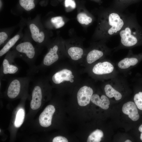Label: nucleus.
<instances>
[{"mask_svg": "<svg viewBox=\"0 0 142 142\" xmlns=\"http://www.w3.org/2000/svg\"><path fill=\"white\" fill-rule=\"evenodd\" d=\"M120 42L115 51L142 45V28L134 14L128 15L124 26L119 32Z\"/></svg>", "mask_w": 142, "mask_h": 142, "instance_id": "1", "label": "nucleus"}, {"mask_svg": "<svg viewBox=\"0 0 142 142\" xmlns=\"http://www.w3.org/2000/svg\"><path fill=\"white\" fill-rule=\"evenodd\" d=\"M128 14L117 9H109L102 16L99 30L104 40L118 34L126 22Z\"/></svg>", "mask_w": 142, "mask_h": 142, "instance_id": "2", "label": "nucleus"}, {"mask_svg": "<svg viewBox=\"0 0 142 142\" xmlns=\"http://www.w3.org/2000/svg\"><path fill=\"white\" fill-rule=\"evenodd\" d=\"M91 72L96 78L106 79L115 78L118 73L114 63L109 60L104 59L93 64Z\"/></svg>", "mask_w": 142, "mask_h": 142, "instance_id": "3", "label": "nucleus"}, {"mask_svg": "<svg viewBox=\"0 0 142 142\" xmlns=\"http://www.w3.org/2000/svg\"><path fill=\"white\" fill-rule=\"evenodd\" d=\"M16 50L18 52L15 53L17 57L22 59L31 67L32 70H35L36 67L34 63L37 56L32 44L28 42L22 43L16 46Z\"/></svg>", "mask_w": 142, "mask_h": 142, "instance_id": "4", "label": "nucleus"}, {"mask_svg": "<svg viewBox=\"0 0 142 142\" xmlns=\"http://www.w3.org/2000/svg\"><path fill=\"white\" fill-rule=\"evenodd\" d=\"M142 60V53L134 54L130 49L127 55L119 61L116 66L119 70L126 72L136 66Z\"/></svg>", "mask_w": 142, "mask_h": 142, "instance_id": "5", "label": "nucleus"}, {"mask_svg": "<svg viewBox=\"0 0 142 142\" xmlns=\"http://www.w3.org/2000/svg\"><path fill=\"white\" fill-rule=\"evenodd\" d=\"M111 50V49L105 44L101 45L97 48H94L89 52L86 57L87 62L88 64H93L109 55Z\"/></svg>", "mask_w": 142, "mask_h": 142, "instance_id": "6", "label": "nucleus"}, {"mask_svg": "<svg viewBox=\"0 0 142 142\" xmlns=\"http://www.w3.org/2000/svg\"><path fill=\"white\" fill-rule=\"evenodd\" d=\"M16 57L15 53L8 54L6 56L3 61L1 76L13 74L18 72L19 68L14 62Z\"/></svg>", "mask_w": 142, "mask_h": 142, "instance_id": "7", "label": "nucleus"}, {"mask_svg": "<svg viewBox=\"0 0 142 142\" xmlns=\"http://www.w3.org/2000/svg\"><path fill=\"white\" fill-rule=\"evenodd\" d=\"M50 78L54 83L59 84L64 81L73 83L75 77L72 70L67 69H63L54 72Z\"/></svg>", "mask_w": 142, "mask_h": 142, "instance_id": "8", "label": "nucleus"}, {"mask_svg": "<svg viewBox=\"0 0 142 142\" xmlns=\"http://www.w3.org/2000/svg\"><path fill=\"white\" fill-rule=\"evenodd\" d=\"M93 93V89L90 87L84 86L81 88L77 93L79 105L81 106H85L89 104Z\"/></svg>", "mask_w": 142, "mask_h": 142, "instance_id": "9", "label": "nucleus"}, {"mask_svg": "<svg viewBox=\"0 0 142 142\" xmlns=\"http://www.w3.org/2000/svg\"><path fill=\"white\" fill-rule=\"evenodd\" d=\"M55 111V108L52 105H48L45 107L39 118V123L41 126L47 127L51 125L52 116Z\"/></svg>", "mask_w": 142, "mask_h": 142, "instance_id": "10", "label": "nucleus"}, {"mask_svg": "<svg viewBox=\"0 0 142 142\" xmlns=\"http://www.w3.org/2000/svg\"><path fill=\"white\" fill-rule=\"evenodd\" d=\"M23 78H15L11 80L7 91V95L9 98H14L19 94L21 87V82Z\"/></svg>", "mask_w": 142, "mask_h": 142, "instance_id": "11", "label": "nucleus"}, {"mask_svg": "<svg viewBox=\"0 0 142 142\" xmlns=\"http://www.w3.org/2000/svg\"><path fill=\"white\" fill-rule=\"evenodd\" d=\"M123 113L128 115L132 120L136 121L139 118V115L136 106L134 103L129 101L125 103L122 108Z\"/></svg>", "mask_w": 142, "mask_h": 142, "instance_id": "12", "label": "nucleus"}, {"mask_svg": "<svg viewBox=\"0 0 142 142\" xmlns=\"http://www.w3.org/2000/svg\"><path fill=\"white\" fill-rule=\"evenodd\" d=\"M42 97V90L41 87L38 85L35 86L32 92V99L30 103L31 107L32 109L36 110L40 107Z\"/></svg>", "mask_w": 142, "mask_h": 142, "instance_id": "13", "label": "nucleus"}, {"mask_svg": "<svg viewBox=\"0 0 142 142\" xmlns=\"http://www.w3.org/2000/svg\"><path fill=\"white\" fill-rule=\"evenodd\" d=\"M91 100L93 103L104 109H107L109 108L110 104L109 100L104 95H102L100 98L98 94H93Z\"/></svg>", "mask_w": 142, "mask_h": 142, "instance_id": "14", "label": "nucleus"}, {"mask_svg": "<svg viewBox=\"0 0 142 142\" xmlns=\"http://www.w3.org/2000/svg\"><path fill=\"white\" fill-rule=\"evenodd\" d=\"M104 89L105 94L109 98L114 97L116 100H119L121 98V93L116 90L109 83L105 85Z\"/></svg>", "mask_w": 142, "mask_h": 142, "instance_id": "15", "label": "nucleus"}, {"mask_svg": "<svg viewBox=\"0 0 142 142\" xmlns=\"http://www.w3.org/2000/svg\"><path fill=\"white\" fill-rule=\"evenodd\" d=\"M68 52L72 60H77L82 58L83 54V50L81 48L73 47L69 48Z\"/></svg>", "mask_w": 142, "mask_h": 142, "instance_id": "16", "label": "nucleus"}, {"mask_svg": "<svg viewBox=\"0 0 142 142\" xmlns=\"http://www.w3.org/2000/svg\"><path fill=\"white\" fill-rule=\"evenodd\" d=\"M20 36L16 35L10 39L0 50V56L2 57L7 52L16 44L20 38Z\"/></svg>", "mask_w": 142, "mask_h": 142, "instance_id": "17", "label": "nucleus"}, {"mask_svg": "<svg viewBox=\"0 0 142 142\" xmlns=\"http://www.w3.org/2000/svg\"><path fill=\"white\" fill-rule=\"evenodd\" d=\"M103 132L101 130L97 129L92 133L88 136V142H99L103 136Z\"/></svg>", "mask_w": 142, "mask_h": 142, "instance_id": "18", "label": "nucleus"}, {"mask_svg": "<svg viewBox=\"0 0 142 142\" xmlns=\"http://www.w3.org/2000/svg\"><path fill=\"white\" fill-rule=\"evenodd\" d=\"M25 116V111L22 108H21L18 111L16 116L14 125L17 128L20 127L23 124Z\"/></svg>", "mask_w": 142, "mask_h": 142, "instance_id": "19", "label": "nucleus"}, {"mask_svg": "<svg viewBox=\"0 0 142 142\" xmlns=\"http://www.w3.org/2000/svg\"><path fill=\"white\" fill-rule=\"evenodd\" d=\"M77 18L78 22L80 24L88 25L92 21V18L88 16L83 12L79 13L77 15Z\"/></svg>", "mask_w": 142, "mask_h": 142, "instance_id": "20", "label": "nucleus"}, {"mask_svg": "<svg viewBox=\"0 0 142 142\" xmlns=\"http://www.w3.org/2000/svg\"><path fill=\"white\" fill-rule=\"evenodd\" d=\"M34 0H19L20 5L25 10L28 11L34 8L35 6Z\"/></svg>", "mask_w": 142, "mask_h": 142, "instance_id": "21", "label": "nucleus"}, {"mask_svg": "<svg viewBox=\"0 0 142 142\" xmlns=\"http://www.w3.org/2000/svg\"><path fill=\"white\" fill-rule=\"evenodd\" d=\"M134 99L138 109L142 110V91H139L135 94Z\"/></svg>", "mask_w": 142, "mask_h": 142, "instance_id": "22", "label": "nucleus"}, {"mask_svg": "<svg viewBox=\"0 0 142 142\" xmlns=\"http://www.w3.org/2000/svg\"><path fill=\"white\" fill-rule=\"evenodd\" d=\"M8 37L7 34L4 32L0 33V45L4 43L5 41L7 39Z\"/></svg>", "mask_w": 142, "mask_h": 142, "instance_id": "23", "label": "nucleus"}, {"mask_svg": "<svg viewBox=\"0 0 142 142\" xmlns=\"http://www.w3.org/2000/svg\"><path fill=\"white\" fill-rule=\"evenodd\" d=\"M53 142H68V140L65 137L58 136L54 138L52 140Z\"/></svg>", "mask_w": 142, "mask_h": 142, "instance_id": "24", "label": "nucleus"}, {"mask_svg": "<svg viewBox=\"0 0 142 142\" xmlns=\"http://www.w3.org/2000/svg\"><path fill=\"white\" fill-rule=\"evenodd\" d=\"M65 4L66 7L70 6L73 9L75 8L76 7L75 3L73 0H65Z\"/></svg>", "mask_w": 142, "mask_h": 142, "instance_id": "25", "label": "nucleus"}, {"mask_svg": "<svg viewBox=\"0 0 142 142\" xmlns=\"http://www.w3.org/2000/svg\"><path fill=\"white\" fill-rule=\"evenodd\" d=\"M63 21V18L60 16H57L51 18V21L54 25Z\"/></svg>", "mask_w": 142, "mask_h": 142, "instance_id": "26", "label": "nucleus"}, {"mask_svg": "<svg viewBox=\"0 0 142 142\" xmlns=\"http://www.w3.org/2000/svg\"><path fill=\"white\" fill-rule=\"evenodd\" d=\"M64 24V22L63 20L57 24H54V25L56 28L57 29L63 27Z\"/></svg>", "mask_w": 142, "mask_h": 142, "instance_id": "27", "label": "nucleus"}, {"mask_svg": "<svg viewBox=\"0 0 142 142\" xmlns=\"http://www.w3.org/2000/svg\"><path fill=\"white\" fill-rule=\"evenodd\" d=\"M139 130L140 131L141 133L140 134V139L142 141V124L139 127Z\"/></svg>", "mask_w": 142, "mask_h": 142, "instance_id": "28", "label": "nucleus"}, {"mask_svg": "<svg viewBox=\"0 0 142 142\" xmlns=\"http://www.w3.org/2000/svg\"><path fill=\"white\" fill-rule=\"evenodd\" d=\"M138 78H139L140 80L142 81V75H140L138 77Z\"/></svg>", "mask_w": 142, "mask_h": 142, "instance_id": "29", "label": "nucleus"}, {"mask_svg": "<svg viewBox=\"0 0 142 142\" xmlns=\"http://www.w3.org/2000/svg\"><path fill=\"white\" fill-rule=\"evenodd\" d=\"M125 142H131V141L129 140L128 139L125 140Z\"/></svg>", "mask_w": 142, "mask_h": 142, "instance_id": "30", "label": "nucleus"}, {"mask_svg": "<svg viewBox=\"0 0 142 142\" xmlns=\"http://www.w3.org/2000/svg\"><path fill=\"white\" fill-rule=\"evenodd\" d=\"M1 0H0V8H1Z\"/></svg>", "mask_w": 142, "mask_h": 142, "instance_id": "31", "label": "nucleus"}]
</instances>
